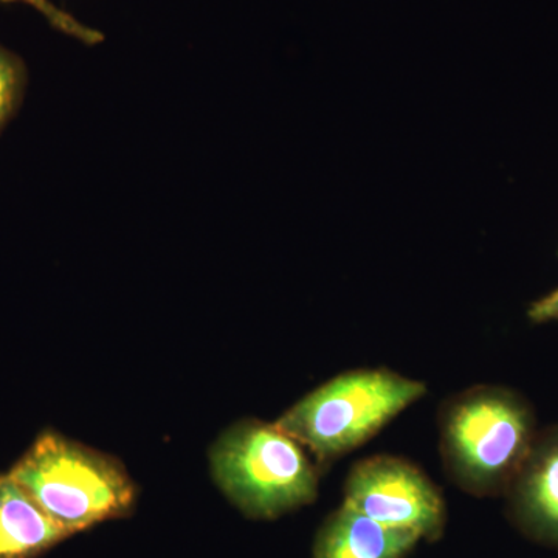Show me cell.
Here are the masks:
<instances>
[{
    "label": "cell",
    "instance_id": "cell-1",
    "mask_svg": "<svg viewBox=\"0 0 558 558\" xmlns=\"http://www.w3.org/2000/svg\"><path fill=\"white\" fill-rule=\"evenodd\" d=\"M438 429L446 475L478 498L506 495L537 438L527 400L498 385H475L444 400Z\"/></svg>",
    "mask_w": 558,
    "mask_h": 558
},
{
    "label": "cell",
    "instance_id": "cell-2",
    "mask_svg": "<svg viewBox=\"0 0 558 558\" xmlns=\"http://www.w3.org/2000/svg\"><path fill=\"white\" fill-rule=\"evenodd\" d=\"M427 391L425 381L384 366L349 369L312 389L275 424L311 451L322 472L373 439Z\"/></svg>",
    "mask_w": 558,
    "mask_h": 558
},
{
    "label": "cell",
    "instance_id": "cell-3",
    "mask_svg": "<svg viewBox=\"0 0 558 558\" xmlns=\"http://www.w3.org/2000/svg\"><path fill=\"white\" fill-rule=\"evenodd\" d=\"M10 475L72 535L134 512L137 487L119 459L60 435L40 433Z\"/></svg>",
    "mask_w": 558,
    "mask_h": 558
},
{
    "label": "cell",
    "instance_id": "cell-4",
    "mask_svg": "<svg viewBox=\"0 0 558 558\" xmlns=\"http://www.w3.org/2000/svg\"><path fill=\"white\" fill-rule=\"evenodd\" d=\"M213 480L247 519L277 520L318 497L319 469L277 424L242 418L209 449Z\"/></svg>",
    "mask_w": 558,
    "mask_h": 558
},
{
    "label": "cell",
    "instance_id": "cell-5",
    "mask_svg": "<svg viewBox=\"0 0 558 558\" xmlns=\"http://www.w3.org/2000/svg\"><path fill=\"white\" fill-rule=\"evenodd\" d=\"M343 505L392 529L436 542L447 524L439 487L410 459L374 454L355 462L343 487Z\"/></svg>",
    "mask_w": 558,
    "mask_h": 558
},
{
    "label": "cell",
    "instance_id": "cell-6",
    "mask_svg": "<svg viewBox=\"0 0 558 558\" xmlns=\"http://www.w3.org/2000/svg\"><path fill=\"white\" fill-rule=\"evenodd\" d=\"M506 497L527 535L558 548V425L537 433Z\"/></svg>",
    "mask_w": 558,
    "mask_h": 558
},
{
    "label": "cell",
    "instance_id": "cell-7",
    "mask_svg": "<svg viewBox=\"0 0 558 558\" xmlns=\"http://www.w3.org/2000/svg\"><path fill=\"white\" fill-rule=\"evenodd\" d=\"M421 538L341 505L322 524L312 558H405Z\"/></svg>",
    "mask_w": 558,
    "mask_h": 558
},
{
    "label": "cell",
    "instance_id": "cell-8",
    "mask_svg": "<svg viewBox=\"0 0 558 558\" xmlns=\"http://www.w3.org/2000/svg\"><path fill=\"white\" fill-rule=\"evenodd\" d=\"M69 537L10 473L0 475V558H36Z\"/></svg>",
    "mask_w": 558,
    "mask_h": 558
},
{
    "label": "cell",
    "instance_id": "cell-9",
    "mask_svg": "<svg viewBox=\"0 0 558 558\" xmlns=\"http://www.w3.org/2000/svg\"><path fill=\"white\" fill-rule=\"evenodd\" d=\"M27 87V69L16 53L0 46V132L20 109Z\"/></svg>",
    "mask_w": 558,
    "mask_h": 558
},
{
    "label": "cell",
    "instance_id": "cell-10",
    "mask_svg": "<svg viewBox=\"0 0 558 558\" xmlns=\"http://www.w3.org/2000/svg\"><path fill=\"white\" fill-rule=\"evenodd\" d=\"M0 2L27 3V5L38 10L39 13L49 21L51 27L57 28L58 32L65 33L70 38L78 39L80 43L86 44V46H97V44L105 40V36H102L101 32L81 24L75 17L58 9L50 0H0Z\"/></svg>",
    "mask_w": 558,
    "mask_h": 558
},
{
    "label": "cell",
    "instance_id": "cell-11",
    "mask_svg": "<svg viewBox=\"0 0 558 558\" xmlns=\"http://www.w3.org/2000/svg\"><path fill=\"white\" fill-rule=\"evenodd\" d=\"M529 318L534 323H548L558 319V289L546 295L545 299L535 301L527 311Z\"/></svg>",
    "mask_w": 558,
    "mask_h": 558
}]
</instances>
